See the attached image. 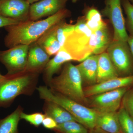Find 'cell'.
I'll return each instance as SVG.
<instances>
[{
    "mask_svg": "<svg viewBox=\"0 0 133 133\" xmlns=\"http://www.w3.org/2000/svg\"><path fill=\"white\" fill-rule=\"evenodd\" d=\"M17 20L11 18H8L0 14V28H4L6 26L14 25L19 23L21 22Z\"/></svg>",
    "mask_w": 133,
    "mask_h": 133,
    "instance_id": "obj_29",
    "label": "cell"
},
{
    "mask_svg": "<svg viewBox=\"0 0 133 133\" xmlns=\"http://www.w3.org/2000/svg\"><path fill=\"white\" fill-rule=\"evenodd\" d=\"M119 120L123 133H133V118L121 106L118 111Z\"/></svg>",
    "mask_w": 133,
    "mask_h": 133,
    "instance_id": "obj_25",
    "label": "cell"
},
{
    "mask_svg": "<svg viewBox=\"0 0 133 133\" xmlns=\"http://www.w3.org/2000/svg\"><path fill=\"white\" fill-rule=\"evenodd\" d=\"M36 90L41 99L52 101L60 105L74 117L76 121L88 130L95 127L98 112L95 109L53 91L46 85L40 86Z\"/></svg>",
    "mask_w": 133,
    "mask_h": 133,
    "instance_id": "obj_5",
    "label": "cell"
},
{
    "mask_svg": "<svg viewBox=\"0 0 133 133\" xmlns=\"http://www.w3.org/2000/svg\"><path fill=\"white\" fill-rule=\"evenodd\" d=\"M133 85V75L118 77L83 88L87 98L99 94Z\"/></svg>",
    "mask_w": 133,
    "mask_h": 133,
    "instance_id": "obj_12",
    "label": "cell"
},
{
    "mask_svg": "<svg viewBox=\"0 0 133 133\" xmlns=\"http://www.w3.org/2000/svg\"><path fill=\"white\" fill-rule=\"evenodd\" d=\"M3 76H3V75H2L1 73H0V79L2 78L3 77Z\"/></svg>",
    "mask_w": 133,
    "mask_h": 133,
    "instance_id": "obj_35",
    "label": "cell"
},
{
    "mask_svg": "<svg viewBox=\"0 0 133 133\" xmlns=\"http://www.w3.org/2000/svg\"><path fill=\"white\" fill-rule=\"evenodd\" d=\"M23 112V108L19 105L11 114L0 119V133H19L18 125Z\"/></svg>",
    "mask_w": 133,
    "mask_h": 133,
    "instance_id": "obj_20",
    "label": "cell"
},
{
    "mask_svg": "<svg viewBox=\"0 0 133 133\" xmlns=\"http://www.w3.org/2000/svg\"><path fill=\"white\" fill-rule=\"evenodd\" d=\"M96 38V45L93 55H99L105 52L113 39L106 23L99 29L94 32Z\"/></svg>",
    "mask_w": 133,
    "mask_h": 133,
    "instance_id": "obj_21",
    "label": "cell"
},
{
    "mask_svg": "<svg viewBox=\"0 0 133 133\" xmlns=\"http://www.w3.org/2000/svg\"><path fill=\"white\" fill-rule=\"evenodd\" d=\"M131 87L119 88L87 98V107L99 112L118 111L124 94Z\"/></svg>",
    "mask_w": 133,
    "mask_h": 133,
    "instance_id": "obj_7",
    "label": "cell"
},
{
    "mask_svg": "<svg viewBox=\"0 0 133 133\" xmlns=\"http://www.w3.org/2000/svg\"><path fill=\"white\" fill-rule=\"evenodd\" d=\"M107 52L119 77L133 75V57L127 42L112 40Z\"/></svg>",
    "mask_w": 133,
    "mask_h": 133,
    "instance_id": "obj_6",
    "label": "cell"
},
{
    "mask_svg": "<svg viewBox=\"0 0 133 133\" xmlns=\"http://www.w3.org/2000/svg\"><path fill=\"white\" fill-rule=\"evenodd\" d=\"M55 133H89V130L76 121L66 122L58 125L52 130Z\"/></svg>",
    "mask_w": 133,
    "mask_h": 133,
    "instance_id": "obj_23",
    "label": "cell"
},
{
    "mask_svg": "<svg viewBox=\"0 0 133 133\" xmlns=\"http://www.w3.org/2000/svg\"><path fill=\"white\" fill-rule=\"evenodd\" d=\"M73 61L71 55L63 48H61L52 59H50L43 71V79L46 86L60 70L62 66L67 62Z\"/></svg>",
    "mask_w": 133,
    "mask_h": 133,
    "instance_id": "obj_15",
    "label": "cell"
},
{
    "mask_svg": "<svg viewBox=\"0 0 133 133\" xmlns=\"http://www.w3.org/2000/svg\"><path fill=\"white\" fill-rule=\"evenodd\" d=\"M127 42L129 45V48L133 57V36H132L129 35Z\"/></svg>",
    "mask_w": 133,
    "mask_h": 133,
    "instance_id": "obj_31",
    "label": "cell"
},
{
    "mask_svg": "<svg viewBox=\"0 0 133 133\" xmlns=\"http://www.w3.org/2000/svg\"><path fill=\"white\" fill-rule=\"evenodd\" d=\"M86 24L92 32H94L103 26L105 22L98 10L95 8H89L86 12Z\"/></svg>",
    "mask_w": 133,
    "mask_h": 133,
    "instance_id": "obj_22",
    "label": "cell"
},
{
    "mask_svg": "<svg viewBox=\"0 0 133 133\" xmlns=\"http://www.w3.org/2000/svg\"><path fill=\"white\" fill-rule=\"evenodd\" d=\"M50 56L36 43L29 45L25 70L40 74L49 61Z\"/></svg>",
    "mask_w": 133,
    "mask_h": 133,
    "instance_id": "obj_13",
    "label": "cell"
},
{
    "mask_svg": "<svg viewBox=\"0 0 133 133\" xmlns=\"http://www.w3.org/2000/svg\"><path fill=\"white\" fill-rule=\"evenodd\" d=\"M48 87L53 91L87 107L81 75L76 65L71 62L64 65L60 74L52 78Z\"/></svg>",
    "mask_w": 133,
    "mask_h": 133,
    "instance_id": "obj_3",
    "label": "cell"
},
{
    "mask_svg": "<svg viewBox=\"0 0 133 133\" xmlns=\"http://www.w3.org/2000/svg\"><path fill=\"white\" fill-rule=\"evenodd\" d=\"M26 1H28L29 3L30 4H32V3H34L37 2L41 1V0H26Z\"/></svg>",
    "mask_w": 133,
    "mask_h": 133,
    "instance_id": "obj_33",
    "label": "cell"
},
{
    "mask_svg": "<svg viewBox=\"0 0 133 133\" xmlns=\"http://www.w3.org/2000/svg\"><path fill=\"white\" fill-rule=\"evenodd\" d=\"M69 0H41L30 5L29 20L36 21L48 17L65 8Z\"/></svg>",
    "mask_w": 133,
    "mask_h": 133,
    "instance_id": "obj_10",
    "label": "cell"
},
{
    "mask_svg": "<svg viewBox=\"0 0 133 133\" xmlns=\"http://www.w3.org/2000/svg\"><path fill=\"white\" fill-rule=\"evenodd\" d=\"M119 77L107 52L99 55L97 83Z\"/></svg>",
    "mask_w": 133,
    "mask_h": 133,
    "instance_id": "obj_18",
    "label": "cell"
},
{
    "mask_svg": "<svg viewBox=\"0 0 133 133\" xmlns=\"http://www.w3.org/2000/svg\"><path fill=\"white\" fill-rule=\"evenodd\" d=\"M44 101L43 107L44 114L53 119L58 125L66 122L76 121L74 117L60 105L52 101Z\"/></svg>",
    "mask_w": 133,
    "mask_h": 133,
    "instance_id": "obj_17",
    "label": "cell"
},
{
    "mask_svg": "<svg viewBox=\"0 0 133 133\" xmlns=\"http://www.w3.org/2000/svg\"><path fill=\"white\" fill-rule=\"evenodd\" d=\"M39 75L24 70L4 76L0 79V107H9L19 95H33L37 87Z\"/></svg>",
    "mask_w": 133,
    "mask_h": 133,
    "instance_id": "obj_2",
    "label": "cell"
},
{
    "mask_svg": "<svg viewBox=\"0 0 133 133\" xmlns=\"http://www.w3.org/2000/svg\"><path fill=\"white\" fill-rule=\"evenodd\" d=\"M74 31L66 38L63 48L73 61L82 62L93 54L96 45L95 33L86 24L85 17L78 19Z\"/></svg>",
    "mask_w": 133,
    "mask_h": 133,
    "instance_id": "obj_4",
    "label": "cell"
},
{
    "mask_svg": "<svg viewBox=\"0 0 133 133\" xmlns=\"http://www.w3.org/2000/svg\"><path fill=\"white\" fill-rule=\"evenodd\" d=\"M97 112L95 128L109 133H123L118 111Z\"/></svg>",
    "mask_w": 133,
    "mask_h": 133,
    "instance_id": "obj_16",
    "label": "cell"
},
{
    "mask_svg": "<svg viewBox=\"0 0 133 133\" xmlns=\"http://www.w3.org/2000/svg\"><path fill=\"white\" fill-rule=\"evenodd\" d=\"M130 3L133 5V0H129Z\"/></svg>",
    "mask_w": 133,
    "mask_h": 133,
    "instance_id": "obj_36",
    "label": "cell"
},
{
    "mask_svg": "<svg viewBox=\"0 0 133 133\" xmlns=\"http://www.w3.org/2000/svg\"><path fill=\"white\" fill-rule=\"evenodd\" d=\"M121 4L126 15L125 20L126 29L133 36V5L129 0H121Z\"/></svg>",
    "mask_w": 133,
    "mask_h": 133,
    "instance_id": "obj_26",
    "label": "cell"
},
{
    "mask_svg": "<svg viewBox=\"0 0 133 133\" xmlns=\"http://www.w3.org/2000/svg\"><path fill=\"white\" fill-rule=\"evenodd\" d=\"M29 45L19 44L0 51V62L6 67L7 74L12 75L25 70Z\"/></svg>",
    "mask_w": 133,
    "mask_h": 133,
    "instance_id": "obj_9",
    "label": "cell"
},
{
    "mask_svg": "<svg viewBox=\"0 0 133 133\" xmlns=\"http://www.w3.org/2000/svg\"><path fill=\"white\" fill-rule=\"evenodd\" d=\"M45 115L42 112H35L27 114L23 112L21 115V119H23L35 127L38 128L42 125Z\"/></svg>",
    "mask_w": 133,
    "mask_h": 133,
    "instance_id": "obj_27",
    "label": "cell"
},
{
    "mask_svg": "<svg viewBox=\"0 0 133 133\" xmlns=\"http://www.w3.org/2000/svg\"><path fill=\"white\" fill-rule=\"evenodd\" d=\"M55 25L48 29L36 42L50 57L57 54L61 48L57 38Z\"/></svg>",
    "mask_w": 133,
    "mask_h": 133,
    "instance_id": "obj_19",
    "label": "cell"
},
{
    "mask_svg": "<svg viewBox=\"0 0 133 133\" xmlns=\"http://www.w3.org/2000/svg\"><path fill=\"white\" fill-rule=\"evenodd\" d=\"M42 125L44 128L53 130L57 127V123L51 117L46 116L43 120Z\"/></svg>",
    "mask_w": 133,
    "mask_h": 133,
    "instance_id": "obj_30",
    "label": "cell"
},
{
    "mask_svg": "<svg viewBox=\"0 0 133 133\" xmlns=\"http://www.w3.org/2000/svg\"><path fill=\"white\" fill-rule=\"evenodd\" d=\"M1 1V0H0V1Z\"/></svg>",
    "mask_w": 133,
    "mask_h": 133,
    "instance_id": "obj_37",
    "label": "cell"
},
{
    "mask_svg": "<svg viewBox=\"0 0 133 133\" xmlns=\"http://www.w3.org/2000/svg\"><path fill=\"white\" fill-rule=\"evenodd\" d=\"M65 19L61 21L55 25L57 38L61 48H63L67 37L74 30L75 25L69 24Z\"/></svg>",
    "mask_w": 133,
    "mask_h": 133,
    "instance_id": "obj_24",
    "label": "cell"
},
{
    "mask_svg": "<svg viewBox=\"0 0 133 133\" xmlns=\"http://www.w3.org/2000/svg\"><path fill=\"white\" fill-rule=\"evenodd\" d=\"M121 105L133 118V85L124 94L122 100Z\"/></svg>",
    "mask_w": 133,
    "mask_h": 133,
    "instance_id": "obj_28",
    "label": "cell"
},
{
    "mask_svg": "<svg viewBox=\"0 0 133 133\" xmlns=\"http://www.w3.org/2000/svg\"><path fill=\"white\" fill-rule=\"evenodd\" d=\"M99 55H92L76 65L81 75L83 84L87 86L97 84Z\"/></svg>",
    "mask_w": 133,
    "mask_h": 133,
    "instance_id": "obj_14",
    "label": "cell"
},
{
    "mask_svg": "<svg viewBox=\"0 0 133 133\" xmlns=\"http://www.w3.org/2000/svg\"><path fill=\"white\" fill-rule=\"evenodd\" d=\"M79 0H71L72 2L73 3H76Z\"/></svg>",
    "mask_w": 133,
    "mask_h": 133,
    "instance_id": "obj_34",
    "label": "cell"
},
{
    "mask_svg": "<svg viewBox=\"0 0 133 133\" xmlns=\"http://www.w3.org/2000/svg\"><path fill=\"white\" fill-rule=\"evenodd\" d=\"M89 133H109L102 131L99 128H95L89 130Z\"/></svg>",
    "mask_w": 133,
    "mask_h": 133,
    "instance_id": "obj_32",
    "label": "cell"
},
{
    "mask_svg": "<svg viewBox=\"0 0 133 133\" xmlns=\"http://www.w3.org/2000/svg\"><path fill=\"white\" fill-rule=\"evenodd\" d=\"M31 4L26 0H1L0 14L23 22L29 20Z\"/></svg>",
    "mask_w": 133,
    "mask_h": 133,
    "instance_id": "obj_11",
    "label": "cell"
},
{
    "mask_svg": "<svg viewBox=\"0 0 133 133\" xmlns=\"http://www.w3.org/2000/svg\"><path fill=\"white\" fill-rule=\"evenodd\" d=\"M102 14L109 19L114 29L113 40L127 42V32L122 9L121 0H105Z\"/></svg>",
    "mask_w": 133,
    "mask_h": 133,
    "instance_id": "obj_8",
    "label": "cell"
},
{
    "mask_svg": "<svg viewBox=\"0 0 133 133\" xmlns=\"http://www.w3.org/2000/svg\"><path fill=\"white\" fill-rule=\"evenodd\" d=\"M71 12L67 9L44 19L33 21L28 20L5 27L7 34L4 39L7 48L19 44L30 45L35 42L48 29L69 17Z\"/></svg>",
    "mask_w": 133,
    "mask_h": 133,
    "instance_id": "obj_1",
    "label": "cell"
}]
</instances>
